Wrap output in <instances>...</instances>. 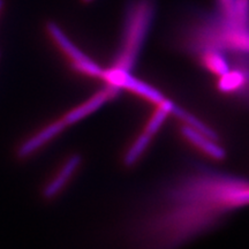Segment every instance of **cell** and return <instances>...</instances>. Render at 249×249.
<instances>
[{
    "label": "cell",
    "mask_w": 249,
    "mask_h": 249,
    "mask_svg": "<svg viewBox=\"0 0 249 249\" xmlns=\"http://www.w3.org/2000/svg\"><path fill=\"white\" fill-rule=\"evenodd\" d=\"M249 205V179L193 165L158 186L126 229L130 249H179Z\"/></svg>",
    "instance_id": "6da1fadb"
},
{
    "label": "cell",
    "mask_w": 249,
    "mask_h": 249,
    "mask_svg": "<svg viewBox=\"0 0 249 249\" xmlns=\"http://www.w3.org/2000/svg\"><path fill=\"white\" fill-rule=\"evenodd\" d=\"M172 44L195 58L209 51L249 54V0H235L226 12L191 15L174 30Z\"/></svg>",
    "instance_id": "7a4b0ae2"
},
{
    "label": "cell",
    "mask_w": 249,
    "mask_h": 249,
    "mask_svg": "<svg viewBox=\"0 0 249 249\" xmlns=\"http://www.w3.org/2000/svg\"><path fill=\"white\" fill-rule=\"evenodd\" d=\"M156 15L155 0H129L124 9L120 43L110 68L133 73Z\"/></svg>",
    "instance_id": "3957f363"
},
{
    "label": "cell",
    "mask_w": 249,
    "mask_h": 249,
    "mask_svg": "<svg viewBox=\"0 0 249 249\" xmlns=\"http://www.w3.org/2000/svg\"><path fill=\"white\" fill-rule=\"evenodd\" d=\"M48 31L52 39L57 43L59 48L62 50L64 53L67 54V57L71 60V65L77 71L88 75L92 79H102L104 68L101 65H98L93 59L88 57L85 52L81 51L77 46L74 44L71 40L68 38V36L60 29V27L54 22H49Z\"/></svg>",
    "instance_id": "277c9868"
},
{
    "label": "cell",
    "mask_w": 249,
    "mask_h": 249,
    "mask_svg": "<svg viewBox=\"0 0 249 249\" xmlns=\"http://www.w3.org/2000/svg\"><path fill=\"white\" fill-rule=\"evenodd\" d=\"M119 93V90L111 88V87L108 86H105L104 89L99 90L98 92H96L95 95L87 99L86 102H83L82 104L77 105L76 107H74L73 110H71L68 113L65 114L62 120L65 121L67 127L71 126V124L79 123V121L83 120L85 118L89 117L90 114L97 112L99 108L104 107L108 101L117 97Z\"/></svg>",
    "instance_id": "5b68a950"
},
{
    "label": "cell",
    "mask_w": 249,
    "mask_h": 249,
    "mask_svg": "<svg viewBox=\"0 0 249 249\" xmlns=\"http://www.w3.org/2000/svg\"><path fill=\"white\" fill-rule=\"evenodd\" d=\"M181 134L186 139V141H188L192 145H194L204 155H207L208 157L213 158L214 160H223L225 158V150L218 143V139L202 133L191 126H187V124L182 126Z\"/></svg>",
    "instance_id": "8992f818"
},
{
    "label": "cell",
    "mask_w": 249,
    "mask_h": 249,
    "mask_svg": "<svg viewBox=\"0 0 249 249\" xmlns=\"http://www.w3.org/2000/svg\"><path fill=\"white\" fill-rule=\"evenodd\" d=\"M66 128L67 124H65L62 118L54 121V123H51L42 130H39L38 133H36L35 135L31 136L30 139H28L27 141H24L18 149V156L20 158H26L28 156L33 155L34 152L51 141L52 139L57 138L59 134L64 132Z\"/></svg>",
    "instance_id": "52a82bcc"
},
{
    "label": "cell",
    "mask_w": 249,
    "mask_h": 249,
    "mask_svg": "<svg viewBox=\"0 0 249 249\" xmlns=\"http://www.w3.org/2000/svg\"><path fill=\"white\" fill-rule=\"evenodd\" d=\"M81 161H82V158L80 155H73L70 158H67L66 161L62 164L60 170L54 176V178L45 186L44 191H43V195L45 198L51 200V198L55 197L67 186V183L71 181V179L73 178L74 174L80 167Z\"/></svg>",
    "instance_id": "ba28073f"
},
{
    "label": "cell",
    "mask_w": 249,
    "mask_h": 249,
    "mask_svg": "<svg viewBox=\"0 0 249 249\" xmlns=\"http://www.w3.org/2000/svg\"><path fill=\"white\" fill-rule=\"evenodd\" d=\"M202 67L218 77L223 76L231 70L229 58L226 54L218 51H209L196 58Z\"/></svg>",
    "instance_id": "9c48e42d"
},
{
    "label": "cell",
    "mask_w": 249,
    "mask_h": 249,
    "mask_svg": "<svg viewBox=\"0 0 249 249\" xmlns=\"http://www.w3.org/2000/svg\"><path fill=\"white\" fill-rule=\"evenodd\" d=\"M152 140H154V136L149 135V134L145 132H142L141 135L133 142V144L130 145V148L127 150L126 155H124V165H126V166H133V165L138 163L140 158L143 156V154L147 151V149L149 148V145H150Z\"/></svg>",
    "instance_id": "30bf717a"
},
{
    "label": "cell",
    "mask_w": 249,
    "mask_h": 249,
    "mask_svg": "<svg viewBox=\"0 0 249 249\" xmlns=\"http://www.w3.org/2000/svg\"><path fill=\"white\" fill-rule=\"evenodd\" d=\"M169 116H170V113L165 110V108L157 107H156V111L152 113V116L150 117V119L148 120V123H147V124H145L143 132L148 133L149 135L154 136L155 138V135L160 132L161 126H163Z\"/></svg>",
    "instance_id": "8fae6325"
},
{
    "label": "cell",
    "mask_w": 249,
    "mask_h": 249,
    "mask_svg": "<svg viewBox=\"0 0 249 249\" xmlns=\"http://www.w3.org/2000/svg\"><path fill=\"white\" fill-rule=\"evenodd\" d=\"M235 0H217V8H219L220 11H229L234 4Z\"/></svg>",
    "instance_id": "7c38bea8"
},
{
    "label": "cell",
    "mask_w": 249,
    "mask_h": 249,
    "mask_svg": "<svg viewBox=\"0 0 249 249\" xmlns=\"http://www.w3.org/2000/svg\"><path fill=\"white\" fill-rule=\"evenodd\" d=\"M2 6H4V0H0V12H1Z\"/></svg>",
    "instance_id": "4fadbf2b"
},
{
    "label": "cell",
    "mask_w": 249,
    "mask_h": 249,
    "mask_svg": "<svg viewBox=\"0 0 249 249\" xmlns=\"http://www.w3.org/2000/svg\"><path fill=\"white\" fill-rule=\"evenodd\" d=\"M82 1H85V2H90V1H92V0H82Z\"/></svg>",
    "instance_id": "5bb4252c"
}]
</instances>
